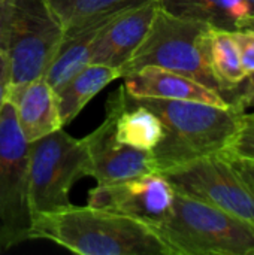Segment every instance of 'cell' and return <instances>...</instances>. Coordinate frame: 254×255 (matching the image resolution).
I'll use <instances>...</instances> for the list:
<instances>
[{
  "mask_svg": "<svg viewBox=\"0 0 254 255\" xmlns=\"http://www.w3.org/2000/svg\"><path fill=\"white\" fill-rule=\"evenodd\" d=\"M121 78L118 69L88 63L55 90L63 127L73 121L85 105L112 81Z\"/></svg>",
  "mask_w": 254,
  "mask_h": 255,
  "instance_id": "16",
  "label": "cell"
},
{
  "mask_svg": "<svg viewBox=\"0 0 254 255\" xmlns=\"http://www.w3.org/2000/svg\"><path fill=\"white\" fill-rule=\"evenodd\" d=\"M129 6H133V4H129ZM129 6H123V7H118L105 13H100L81 24L64 28V33L55 51V55L48 70L43 75L54 90L60 88L78 70H81L84 66L90 63L93 46L99 34L102 33V30L118 12H121L123 9Z\"/></svg>",
  "mask_w": 254,
  "mask_h": 255,
  "instance_id": "14",
  "label": "cell"
},
{
  "mask_svg": "<svg viewBox=\"0 0 254 255\" xmlns=\"http://www.w3.org/2000/svg\"><path fill=\"white\" fill-rule=\"evenodd\" d=\"M7 102L13 106L18 126L27 142L63 128L55 90L45 76L10 85Z\"/></svg>",
  "mask_w": 254,
  "mask_h": 255,
  "instance_id": "13",
  "label": "cell"
},
{
  "mask_svg": "<svg viewBox=\"0 0 254 255\" xmlns=\"http://www.w3.org/2000/svg\"><path fill=\"white\" fill-rule=\"evenodd\" d=\"M28 146L13 106L6 102L0 111V253L30 241Z\"/></svg>",
  "mask_w": 254,
  "mask_h": 255,
  "instance_id": "7",
  "label": "cell"
},
{
  "mask_svg": "<svg viewBox=\"0 0 254 255\" xmlns=\"http://www.w3.org/2000/svg\"><path fill=\"white\" fill-rule=\"evenodd\" d=\"M208 63L222 88L223 97L229 102L247 78L232 30L211 27L208 36Z\"/></svg>",
  "mask_w": 254,
  "mask_h": 255,
  "instance_id": "18",
  "label": "cell"
},
{
  "mask_svg": "<svg viewBox=\"0 0 254 255\" xmlns=\"http://www.w3.org/2000/svg\"><path fill=\"white\" fill-rule=\"evenodd\" d=\"M64 28L144 0H46Z\"/></svg>",
  "mask_w": 254,
  "mask_h": 255,
  "instance_id": "19",
  "label": "cell"
},
{
  "mask_svg": "<svg viewBox=\"0 0 254 255\" xmlns=\"http://www.w3.org/2000/svg\"><path fill=\"white\" fill-rule=\"evenodd\" d=\"M63 33L64 27L46 0L0 3V49L9 58L12 85L45 75Z\"/></svg>",
  "mask_w": 254,
  "mask_h": 255,
  "instance_id": "5",
  "label": "cell"
},
{
  "mask_svg": "<svg viewBox=\"0 0 254 255\" xmlns=\"http://www.w3.org/2000/svg\"><path fill=\"white\" fill-rule=\"evenodd\" d=\"M226 154L237 158L254 160V112L243 114L240 128Z\"/></svg>",
  "mask_w": 254,
  "mask_h": 255,
  "instance_id": "20",
  "label": "cell"
},
{
  "mask_svg": "<svg viewBox=\"0 0 254 255\" xmlns=\"http://www.w3.org/2000/svg\"><path fill=\"white\" fill-rule=\"evenodd\" d=\"M10 85H12V79H10V64H9V58L0 49V111L3 108V105L7 102V94H9Z\"/></svg>",
  "mask_w": 254,
  "mask_h": 255,
  "instance_id": "23",
  "label": "cell"
},
{
  "mask_svg": "<svg viewBox=\"0 0 254 255\" xmlns=\"http://www.w3.org/2000/svg\"><path fill=\"white\" fill-rule=\"evenodd\" d=\"M211 27L196 19L175 16L159 6L148 34L121 69V78L145 66H157L189 76L223 96L208 63Z\"/></svg>",
  "mask_w": 254,
  "mask_h": 255,
  "instance_id": "4",
  "label": "cell"
},
{
  "mask_svg": "<svg viewBox=\"0 0 254 255\" xmlns=\"http://www.w3.org/2000/svg\"><path fill=\"white\" fill-rule=\"evenodd\" d=\"M133 99L151 109L163 124V139L151 151L159 173L226 152L246 114L234 102L216 106L189 100Z\"/></svg>",
  "mask_w": 254,
  "mask_h": 255,
  "instance_id": "2",
  "label": "cell"
},
{
  "mask_svg": "<svg viewBox=\"0 0 254 255\" xmlns=\"http://www.w3.org/2000/svg\"><path fill=\"white\" fill-rule=\"evenodd\" d=\"M232 36L238 46L240 60L246 76L254 73V33L247 30H232Z\"/></svg>",
  "mask_w": 254,
  "mask_h": 255,
  "instance_id": "21",
  "label": "cell"
},
{
  "mask_svg": "<svg viewBox=\"0 0 254 255\" xmlns=\"http://www.w3.org/2000/svg\"><path fill=\"white\" fill-rule=\"evenodd\" d=\"M232 161H234L237 170L240 172V175L244 178V181L254 191V160H244V158L232 157Z\"/></svg>",
  "mask_w": 254,
  "mask_h": 255,
  "instance_id": "24",
  "label": "cell"
},
{
  "mask_svg": "<svg viewBox=\"0 0 254 255\" xmlns=\"http://www.w3.org/2000/svg\"><path fill=\"white\" fill-rule=\"evenodd\" d=\"M175 188L159 172L96 185L88 193V205L135 218L148 227L163 221L172 211Z\"/></svg>",
  "mask_w": 254,
  "mask_h": 255,
  "instance_id": "9",
  "label": "cell"
},
{
  "mask_svg": "<svg viewBox=\"0 0 254 255\" xmlns=\"http://www.w3.org/2000/svg\"><path fill=\"white\" fill-rule=\"evenodd\" d=\"M162 175L175 191L217 206L254 227V191L226 152L199 158Z\"/></svg>",
  "mask_w": 254,
  "mask_h": 255,
  "instance_id": "8",
  "label": "cell"
},
{
  "mask_svg": "<svg viewBox=\"0 0 254 255\" xmlns=\"http://www.w3.org/2000/svg\"><path fill=\"white\" fill-rule=\"evenodd\" d=\"M84 140L90 155L91 178H94L99 185L156 172L151 151L135 149L117 140L114 115L109 111H106L103 123L87 134Z\"/></svg>",
  "mask_w": 254,
  "mask_h": 255,
  "instance_id": "10",
  "label": "cell"
},
{
  "mask_svg": "<svg viewBox=\"0 0 254 255\" xmlns=\"http://www.w3.org/2000/svg\"><path fill=\"white\" fill-rule=\"evenodd\" d=\"M106 111L114 115V131L118 142L135 149L153 151L163 139L160 118L130 97L121 85L108 100Z\"/></svg>",
  "mask_w": 254,
  "mask_h": 255,
  "instance_id": "15",
  "label": "cell"
},
{
  "mask_svg": "<svg viewBox=\"0 0 254 255\" xmlns=\"http://www.w3.org/2000/svg\"><path fill=\"white\" fill-rule=\"evenodd\" d=\"M85 176H91V164L84 137L75 139L60 128L30 142L28 185L33 218L70 206V190Z\"/></svg>",
  "mask_w": 254,
  "mask_h": 255,
  "instance_id": "6",
  "label": "cell"
},
{
  "mask_svg": "<svg viewBox=\"0 0 254 255\" xmlns=\"http://www.w3.org/2000/svg\"><path fill=\"white\" fill-rule=\"evenodd\" d=\"M235 30H247V31H253L254 33V13H249L247 16L240 19Z\"/></svg>",
  "mask_w": 254,
  "mask_h": 255,
  "instance_id": "25",
  "label": "cell"
},
{
  "mask_svg": "<svg viewBox=\"0 0 254 255\" xmlns=\"http://www.w3.org/2000/svg\"><path fill=\"white\" fill-rule=\"evenodd\" d=\"M159 6L181 18L196 19L217 28L235 30L240 19L247 16V0H157Z\"/></svg>",
  "mask_w": 254,
  "mask_h": 255,
  "instance_id": "17",
  "label": "cell"
},
{
  "mask_svg": "<svg viewBox=\"0 0 254 255\" xmlns=\"http://www.w3.org/2000/svg\"><path fill=\"white\" fill-rule=\"evenodd\" d=\"M159 10L157 0H144L118 12L99 34L90 63L121 69L148 34Z\"/></svg>",
  "mask_w": 254,
  "mask_h": 255,
  "instance_id": "11",
  "label": "cell"
},
{
  "mask_svg": "<svg viewBox=\"0 0 254 255\" xmlns=\"http://www.w3.org/2000/svg\"><path fill=\"white\" fill-rule=\"evenodd\" d=\"M123 79L126 93L138 99L189 100L216 106L231 105L219 91L211 90L189 76L157 66H145Z\"/></svg>",
  "mask_w": 254,
  "mask_h": 255,
  "instance_id": "12",
  "label": "cell"
},
{
  "mask_svg": "<svg viewBox=\"0 0 254 255\" xmlns=\"http://www.w3.org/2000/svg\"><path fill=\"white\" fill-rule=\"evenodd\" d=\"M247 3H249V6H250V12L254 13V0H247Z\"/></svg>",
  "mask_w": 254,
  "mask_h": 255,
  "instance_id": "26",
  "label": "cell"
},
{
  "mask_svg": "<svg viewBox=\"0 0 254 255\" xmlns=\"http://www.w3.org/2000/svg\"><path fill=\"white\" fill-rule=\"evenodd\" d=\"M33 239L49 241L79 255H169L147 224L90 205L34 215Z\"/></svg>",
  "mask_w": 254,
  "mask_h": 255,
  "instance_id": "1",
  "label": "cell"
},
{
  "mask_svg": "<svg viewBox=\"0 0 254 255\" xmlns=\"http://www.w3.org/2000/svg\"><path fill=\"white\" fill-rule=\"evenodd\" d=\"M150 229L169 255H254L250 223L178 191L169 215Z\"/></svg>",
  "mask_w": 254,
  "mask_h": 255,
  "instance_id": "3",
  "label": "cell"
},
{
  "mask_svg": "<svg viewBox=\"0 0 254 255\" xmlns=\"http://www.w3.org/2000/svg\"><path fill=\"white\" fill-rule=\"evenodd\" d=\"M229 102L237 103L244 112H254V73L249 75Z\"/></svg>",
  "mask_w": 254,
  "mask_h": 255,
  "instance_id": "22",
  "label": "cell"
},
{
  "mask_svg": "<svg viewBox=\"0 0 254 255\" xmlns=\"http://www.w3.org/2000/svg\"><path fill=\"white\" fill-rule=\"evenodd\" d=\"M3 1H4V0H0V3H3Z\"/></svg>",
  "mask_w": 254,
  "mask_h": 255,
  "instance_id": "27",
  "label": "cell"
}]
</instances>
